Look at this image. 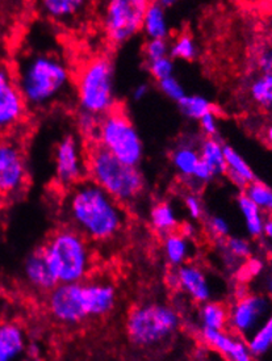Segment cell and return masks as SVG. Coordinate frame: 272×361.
<instances>
[{
  "label": "cell",
  "instance_id": "cell-37",
  "mask_svg": "<svg viewBox=\"0 0 272 361\" xmlns=\"http://www.w3.org/2000/svg\"><path fill=\"white\" fill-rule=\"evenodd\" d=\"M158 87L163 95L175 103H178L180 99H183L184 96L187 95L184 91V87L182 86V83L175 76H170L167 79L160 80L158 82Z\"/></svg>",
  "mask_w": 272,
  "mask_h": 361
},
{
  "label": "cell",
  "instance_id": "cell-30",
  "mask_svg": "<svg viewBox=\"0 0 272 361\" xmlns=\"http://www.w3.org/2000/svg\"><path fill=\"white\" fill-rule=\"evenodd\" d=\"M244 193L264 214L272 216V190L268 185L255 180L246 187Z\"/></svg>",
  "mask_w": 272,
  "mask_h": 361
},
{
  "label": "cell",
  "instance_id": "cell-45",
  "mask_svg": "<svg viewBox=\"0 0 272 361\" xmlns=\"http://www.w3.org/2000/svg\"><path fill=\"white\" fill-rule=\"evenodd\" d=\"M191 361H224L223 359H220L218 356H216L215 353H212V352H209L207 350V355H200V356H197L196 359H194V360Z\"/></svg>",
  "mask_w": 272,
  "mask_h": 361
},
{
  "label": "cell",
  "instance_id": "cell-11",
  "mask_svg": "<svg viewBox=\"0 0 272 361\" xmlns=\"http://www.w3.org/2000/svg\"><path fill=\"white\" fill-rule=\"evenodd\" d=\"M54 169L57 183L67 190L85 180L87 157H85L82 143L74 134H66L57 143Z\"/></svg>",
  "mask_w": 272,
  "mask_h": 361
},
{
  "label": "cell",
  "instance_id": "cell-32",
  "mask_svg": "<svg viewBox=\"0 0 272 361\" xmlns=\"http://www.w3.org/2000/svg\"><path fill=\"white\" fill-rule=\"evenodd\" d=\"M197 56V45L194 37L183 33L170 44V57L182 61H194Z\"/></svg>",
  "mask_w": 272,
  "mask_h": 361
},
{
  "label": "cell",
  "instance_id": "cell-12",
  "mask_svg": "<svg viewBox=\"0 0 272 361\" xmlns=\"http://www.w3.org/2000/svg\"><path fill=\"white\" fill-rule=\"evenodd\" d=\"M28 180L25 155L19 143L0 140V196H13L24 190Z\"/></svg>",
  "mask_w": 272,
  "mask_h": 361
},
{
  "label": "cell",
  "instance_id": "cell-41",
  "mask_svg": "<svg viewBox=\"0 0 272 361\" xmlns=\"http://www.w3.org/2000/svg\"><path fill=\"white\" fill-rule=\"evenodd\" d=\"M258 66L262 74H272V48L264 49L258 56Z\"/></svg>",
  "mask_w": 272,
  "mask_h": 361
},
{
  "label": "cell",
  "instance_id": "cell-23",
  "mask_svg": "<svg viewBox=\"0 0 272 361\" xmlns=\"http://www.w3.org/2000/svg\"><path fill=\"white\" fill-rule=\"evenodd\" d=\"M151 228L160 235L165 238L171 233L178 231L179 224L178 214L175 208L166 201L157 202L149 213Z\"/></svg>",
  "mask_w": 272,
  "mask_h": 361
},
{
  "label": "cell",
  "instance_id": "cell-46",
  "mask_svg": "<svg viewBox=\"0 0 272 361\" xmlns=\"http://www.w3.org/2000/svg\"><path fill=\"white\" fill-rule=\"evenodd\" d=\"M263 138H264V142L272 147V124L268 125V126L264 129Z\"/></svg>",
  "mask_w": 272,
  "mask_h": 361
},
{
  "label": "cell",
  "instance_id": "cell-8",
  "mask_svg": "<svg viewBox=\"0 0 272 361\" xmlns=\"http://www.w3.org/2000/svg\"><path fill=\"white\" fill-rule=\"evenodd\" d=\"M95 143L111 152L119 161L138 167L143 158L141 135L129 116L114 108L100 118Z\"/></svg>",
  "mask_w": 272,
  "mask_h": 361
},
{
  "label": "cell",
  "instance_id": "cell-15",
  "mask_svg": "<svg viewBox=\"0 0 272 361\" xmlns=\"http://www.w3.org/2000/svg\"><path fill=\"white\" fill-rule=\"evenodd\" d=\"M201 345L224 361H255L244 338L229 330H196Z\"/></svg>",
  "mask_w": 272,
  "mask_h": 361
},
{
  "label": "cell",
  "instance_id": "cell-13",
  "mask_svg": "<svg viewBox=\"0 0 272 361\" xmlns=\"http://www.w3.org/2000/svg\"><path fill=\"white\" fill-rule=\"evenodd\" d=\"M166 280L170 288L177 289L197 306L213 300L211 279L199 264L189 262L178 268H171Z\"/></svg>",
  "mask_w": 272,
  "mask_h": 361
},
{
  "label": "cell",
  "instance_id": "cell-14",
  "mask_svg": "<svg viewBox=\"0 0 272 361\" xmlns=\"http://www.w3.org/2000/svg\"><path fill=\"white\" fill-rule=\"evenodd\" d=\"M27 109L15 75L8 67L0 63V132H8L20 124Z\"/></svg>",
  "mask_w": 272,
  "mask_h": 361
},
{
  "label": "cell",
  "instance_id": "cell-22",
  "mask_svg": "<svg viewBox=\"0 0 272 361\" xmlns=\"http://www.w3.org/2000/svg\"><path fill=\"white\" fill-rule=\"evenodd\" d=\"M163 255L171 268H178L189 263L192 255V242L179 231L163 238Z\"/></svg>",
  "mask_w": 272,
  "mask_h": 361
},
{
  "label": "cell",
  "instance_id": "cell-34",
  "mask_svg": "<svg viewBox=\"0 0 272 361\" xmlns=\"http://www.w3.org/2000/svg\"><path fill=\"white\" fill-rule=\"evenodd\" d=\"M148 71L153 79L160 82L163 79H167L170 76H174L175 71V62L170 57L160 58L157 61H153L148 63Z\"/></svg>",
  "mask_w": 272,
  "mask_h": 361
},
{
  "label": "cell",
  "instance_id": "cell-3",
  "mask_svg": "<svg viewBox=\"0 0 272 361\" xmlns=\"http://www.w3.org/2000/svg\"><path fill=\"white\" fill-rule=\"evenodd\" d=\"M117 290L105 280H85L74 284H58L47 293L49 315L62 326H78L112 313Z\"/></svg>",
  "mask_w": 272,
  "mask_h": 361
},
{
  "label": "cell",
  "instance_id": "cell-39",
  "mask_svg": "<svg viewBox=\"0 0 272 361\" xmlns=\"http://www.w3.org/2000/svg\"><path fill=\"white\" fill-rule=\"evenodd\" d=\"M184 208L187 210L188 216L192 221H199L204 217V205L203 201L196 193H188L183 200Z\"/></svg>",
  "mask_w": 272,
  "mask_h": 361
},
{
  "label": "cell",
  "instance_id": "cell-18",
  "mask_svg": "<svg viewBox=\"0 0 272 361\" xmlns=\"http://www.w3.org/2000/svg\"><path fill=\"white\" fill-rule=\"evenodd\" d=\"M224 157L226 164L225 175L237 188L244 190L250 183L256 180L253 169L235 147L224 145Z\"/></svg>",
  "mask_w": 272,
  "mask_h": 361
},
{
  "label": "cell",
  "instance_id": "cell-47",
  "mask_svg": "<svg viewBox=\"0 0 272 361\" xmlns=\"http://www.w3.org/2000/svg\"><path fill=\"white\" fill-rule=\"evenodd\" d=\"M266 289H267L268 295H272V259L270 262V274H268V277L266 280Z\"/></svg>",
  "mask_w": 272,
  "mask_h": 361
},
{
  "label": "cell",
  "instance_id": "cell-26",
  "mask_svg": "<svg viewBox=\"0 0 272 361\" xmlns=\"http://www.w3.org/2000/svg\"><path fill=\"white\" fill-rule=\"evenodd\" d=\"M85 8L82 0H44L41 1L42 12L56 20L73 19Z\"/></svg>",
  "mask_w": 272,
  "mask_h": 361
},
{
  "label": "cell",
  "instance_id": "cell-44",
  "mask_svg": "<svg viewBox=\"0 0 272 361\" xmlns=\"http://www.w3.org/2000/svg\"><path fill=\"white\" fill-rule=\"evenodd\" d=\"M262 237H264V239H266L267 242H270L272 245V216L266 219L264 228H263Z\"/></svg>",
  "mask_w": 272,
  "mask_h": 361
},
{
  "label": "cell",
  "instance_id": "cell-2",
  "mask_svg": "<svg viewBox=\"0 0 272 361\" xmlns=\"http://www.w3.org/2000/svg\"><path fill=\"white\" fill-rule=\"evenodd\" d=\"M15 79L29 109L41 111L66 95L71 71L65 59L53 51H30L20 59Z\"/></svg>",
  "mask_w": 272,
  "mask_h": 361
},
{
  "label": "cell",
  "instance_id": "cell-16",
  "mask_svg": "<svg viewBox=\"0 0 272 361\" xmlns=\"http://www.w3.org/2000/svg\"><path fill=\"white\" fill-rule=\"evenodd\" d=\"M23 272L29 286H32L38 292L49 293L58 286L54 276L49 268L42 247L33 250L28 257H25Z\"/></svg>",
  "mask_w": 272,
  "mask_h": 361
},
{
  "label": "cell",
  "instance_id": "cell-7",
  "mask_svg": "<svg viewBox=\"0 0 272 361\" xmlns=\"http://www.w3.org/2000/svg\"><path fill=\"white\" fill-rule=\"evenodd\" d=\"M76 88L82 112L103 117L117 108L112 59L96 57L87 61L76 75Z\"/></svg>",
  "mask_w": 272,
  "mask_h": 361
},
{
  "label": "cell",
  "instance_id": "cell-33",
  "mask_svg": "<svg viewBox=\"0 0 272 361\" xmlns=\"http://www.w3.org/2000/svg\"><path fill=\"white\" fill-rule=\"evenodd\" d=\"M264 269V263L259 257H250L235 269L237 280L244 286L254 277L261 275Z\"/></svg>",
  "mask_w": 272,
  "mask_h": 361
},
{
  "label": "cell",
  "instance_id": "cell-24",
  "mask_svg": "<svg viewBox=\"0 0 272 361\" xmlns=\"http://www.w3.org/2000/svg\"><path fill=\"white\" fill-rule=\"evenodd\" d=\"M201 161L207 164L216 176L225 175L226 164L224 157V143L218 138H204L199 145Z\"/></svg>",
  "mask_w": 272,
  "mask_h": 361
},
{
  "label": "cell",
  "instance_id": "cell-20",
  "mask_svg": "<svg viewBox=\"0 0 272 361\" xmlns=\"http://www.w3.org/2000/svg\"><path fill=\"white\" fill-rule=\"evenodd\" d=\"M142 30L148 39H167L170 36L169 20L166 10L160 1H149L143 15Z\"/></svg>",
  "mask_w": 272,
  "mask_h": 361
},
{
  "label": "cell",
  "instance_id": "cell-1",
  "mask_svg": "<svg viewBox=\"0 0 272 361\" xmlns=\"http://www.w3.org/2000/svg\"><path fill=\"white\" fill-rule=\"evenodd\" d=\"M65 209L70 228L88 242H111L122 234L126 224V213L122 204L90 179L69 190Z\"/></svg>",
  "mask_w": 272,
  "mask_h": 361
},
{
  "label": "cell",
  "instance_id": "cell-29",
  "mask_svg": "<svg viewBox=\"0 0 272 361\" xmlns=\"http://www.w3.org/2000/svg\"><path fill=\"white\" fill-rule=\"evenodd\" d=\"M179 111L189 120H200L213 111V105L206 96L186 95L178 102Z\"/></svg>",
  "mask_w": 272,
  "mask_h": 361
},
{
  "label": "cell",
  "instance_id": "cell-27",
  "mask_svg": "<svg viewBox=\"0 0 272 361\" xmlns=\"http://www.w3.org/2000/svg\"><path fill=\"white\" fill-rule=\"evenodd\" d=\"M247 347L254 357L263 356L272 347V314L247 339Z\"/></svg>",
  "mask_w": 272,
  "mask_h": 361
},
{
  "label": "cell",
  "instance_id": "cell-6",
  "mask_svg": "<svg viewBox=\"0 0 272 361\" xmlns=\"http://www.w3.org/2000/svg\"><path fill=\"white\" fill-rule=\"evenodd\" d=\"M87 175L122 205L136 201L145 190V178L140 167L119 161L96 143L87 155Z\"/></svg>",
  "mask_w": 272,
  "mask_h": 361
},
{
  "label": "cell",
  "instance_id": "cell-28",
  "mask_svg": "<svg viewBox=\"0 0 272 361\" xmlns=\"http://www.w3.org/2000/svg\"><path fill=\"white\" fill-rule=\"evenodd\" d=\"M225 257L232 263H244L253 255V247L249 239L242 237H227L221 240Z\"/></svg>",
  "mask_w": 272,
  "mask_h": 361
},
{
  "label": "cell",
  "instance_id": "cell-10",
  "mask_svg": "<svg viewBox=\"0 0 272 361\" xmlns=\"http://www.w3.org/2000/svg\"><path fill=\"white\" fill-rule=\"evenodd\" d=\"M227 330L244 341L272 314V300L259 293H249L246 289L235 295L227 306Z\"/></svg>",
  "mask_w": 272,
  "mask_h": 361
},
{
  "label": "cell",
  "instance_id": "cell-35",
  "mask_svg": "<svg viewBox=\"0 0 272 361\" xmlns=\"http://www.w3.org/2000/svg\"><path fill=\"white\" fill-rule=\"evenodd\" d=\"M143 56H145L148 63L160 59V58L169 57V41L167 39H148L143 45Z\"/></svg>",
  "mask_w": 272,
  "mask_h": 361
},
{
  "label": "cell",
  "instance_id": "cell-19",
  "mask_svg": "<svg viewBox=\"0 0 272 361\" xmlns=\"http://www.w3.org/2000/svg\"><path fill=\"white\" fill-rule=\"evenodd\" d=\"M229 310L221 301H208L199 305L196 314V330H213L224 331L227 330Z\"/></svg>",
  "mask_w": 272,
  "mask_h": 361
},
{
  "label": "cell",
  "instance_id": "cell-5",
  "mask_svg": "<svg viewBox=\"0 0 272 361\" xmlns=\"http://www.w3.org/2000/svg\"><path fill=\"white\" fill-rule=\"evenodd\" d=\"M41 247L58 284L82 283L93 269L90 242L70 226L54 231Z\"/></svg>",
  "mask_w": 272,
  "mask_h": 361
},
{
  "label": "cell",
  "instance_id": "cell-25",
  "mask_svg": "<svg viewBox=\"0 0 272 361\" xmlns=\"http://www.w3.org/2000/svg\"><path fill=\"white\" fill-rule=\"evenodd\" d=\"M237 205H238V209L244 217V226H246L247 234L252 238L262 237L264 222L267 219V217H264V213L262 210L259 209L253 201L247 199V196L244 195V192L238 196Z\"/></svg>",
  "mask_w": 272,
  "mask_h": 361
},
{
  "label": "cell",
  "instance_id": "cell-42",
  "mask_svg": "<svg viewBox=\"0 0 272 361\" xmlns=\"http://www.w3.org/2000/svg\"><path fill=\"white\" fill-rule=\"evenodd\" d=\"M149 92H150L149 86L146 83H140L138 86L133 90V99L136 102H141L146 96L149 95Z\"/></svg>",
  "mask_w": 272,
  "mask_h": 361
},
{
  "label": "cell",
  "instance_id": "cell-9",
  "mask_svg": "<svg viewBox=\"0 0 272 361\" xmlns=\"http://www.w3.org/2000/svg\"><path fill=\"white\" fill-rule=\"evenodd\" d=\"M149 1L111 0L104 7L103 28L114 45H122L142 30V21Z\"/></svg>",
  "mask_w": 272,
  "mask_h": 361
},
{
  "label": "cell",
  "instance_id": "cell-21",
  "mask_svg": "<svg viewBox=\"0 0 272 361\" xmlns=\"http://www.w3.org/2000/svg\"><path fill=\"white\" fill-rule=\"evenodd\" d=\"M171 162L180 178L188 183H192V178L196 172L201 158L199 149L189 143H180L171 154Z\"/></svg>",
  "mask_w": 272,
  "mask_h": 361
},
{
  "label": "cell",
  "instance_id": "cell-31",
  "mask_svg": "<svg viewBox=\"0 0 272 361\" xmlns=\"http://www.w3.org/2000/svg\"><path fill=\"white\" fill-rule=\"evenodd\" d=\"M250 96L264 109H272V74H262L250 85Z\"/></svg>",
  "mask_w": 272,
  "mask_h": 361
},
{
  "label": "cell",
  "instance_id": "cell-43",
  "mask_svg": "<svg viewBox=\"0 0 272 361\" xmlns=\"http://www.w3.org/2000/svg\"><path fill=\"white\" fill-rule=\"evenodd\" d=\"M178 231L182 235L187 238V239H192V238L195 237V234H196V228H195V225L192 222H183L179 226Z\"/></svg>",
  "mask_w": 272,
  "mask_h": 361
},
{
  "label": "cell",
  "instance_id": "cell-38",
  "mask_svg": "<svg viewBox=\"0 0 272 361\" xmlns=\"http://www.w3.org/2000/svg\"><path fill=\"white\" fill-rule=\"evenodd\" d=\"M206 228L209 233V235L218 240H224L229 235L230 231V225L224 217L221 216H211L206 221Z\"/></svg>",
  "mask_w": 272,
  "mask_h": 361
},
{
  "label": "cell",
  "instance_id": "cell-48",
  "mask_svg": "<svg viewBox=\"0 0 272 361\" xmlns=\"http://www.w3.org/2000/svg\"><path fill=\"white\" fill-rule=\"evenodd\" d=\"M0 361H3V360H0Z\"/></svg>",
  "mask_w": 272,
  "mask_h": 361
},
{
  "label": "cell",
  "instance_id": "cell-4",
  "mask_svg": "<svg viewBox=\"0 0 272 361\" xmlns=\"http://www.w3.org/2000/svg\"><path fill=\"white\" fill-rule=\"evenodd\" d=\"M183 329V315L172 305L158 301L131 307L125 321L126 338L140 350L160 348Z\"/></svg>",
  "mask_w": 272,
  "mask_h": 361
},
{
  "label": "cell",
  "instance_id": "cell-40",
  "mask_svg": "<svg viewBox=\"0 0 272 361\" xmlns=\"http://www.w3.org/2000/svg\"><path fill=\"white\" fill-rule=\"evenodd\" d=\"M199 124H200V129L206 135V138H216L217 133H218V118H217L215 111L203 116L199 120Z\"/></svg>",
  "mask_w": 272,
  "mask_h": 361
},
{
  "label": "cell",
  "instance_id": "cell-17",
  "mask_svg": "<svg viewBox=\"0 0 272 361\" xmlns=\"http://www.w3.org/2000/svg\"><path fill=\"white\" fill-rule=\"evenodd\" d=\"M28 336L18 322H0V360L18 361L28 352Z\"/></svg>",
  "mask_w": 272,
  "mask_h": 361
},
{
  "label": "cell",
  "instance_id": "cell-36",
  "mask_svg": "<svg viewBox=\"0 0 272 361\" xmlns=\"http://www.w3.org/2000/svg\"><path fill=\"white\" fill-rule=\"evenodd\" d=\"M100 118L99 116L95 114H87V112H79L78 114V129L79 132L85 135L87 138L95 141L96 140V134H97V129H99V124H100Z\"/></svg>",
  "mask_w": 272,
  "mask_h": 361
}]
</instances>
